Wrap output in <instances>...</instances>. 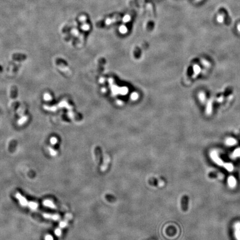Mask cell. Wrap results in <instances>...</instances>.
Masks as SVG:
<instances>
[{
	"label": "cell",
	"instance_id": "8fae6325",
	"mask_svg": "<svg viewBox=\"0 0 240 240\" xmlns=\"http://www.w3.org/2000/svg\"><path fill=\"white\" fill-rule=\"evenodd\" d=\"M56 142H57V140L55 138H52L51 139V142L52 144H55L56 143Z\"/></svg>",
	"mask_w": 240,
	"mask_h": 240
},
{
	"label": "cell",
	"instance_id": "277c9868",
	"mask_svg": "<svg viewBox=\"0 0 240 240\" xmlns=\"http://www.w3.org/2000/svg\"><path fill=\"white\" fill-rule=\"evenodd\" d=\"M71 218H72V215L71 214H67V215L66 216V217H65V220L60 222L59 224V227L60 228H61V229L62 228L66 227L67 226V224H68V221L70 220Z\"/></svg>",
	"mask_w": 240,
	"mask_h": 240
},
{
	"label": "cell",
	"instance_id": "52a82bcc",
	"mask_svg": "<svg viewBox=\"0 0 240 240\" xmlns=\"http://www.w3.org/2000/svg\"><path fill=\"white\" fill-rule=\"evenodd\" d=\"M62 231H61V228H60V227L57 228L56 229L55 231V234L57 236L60 237L61 235Z\"/></svg>",
	"mask_w": 240,
	"mask_h": 240
},
{
	"label": "cell",
	"instance_id": "7c38bea8",
	"mask_svg": "<svg viewBox=\"0 0 240 240\" xmlns=\"http://www.w3.org/2000/svg\"><path fill=\"white\" fill-rule=\"evenodd\" d=\"M234 140L233 139H229L228 140V143L229 144H233L234 142Z\"/></svg>",
	"mask_w": 240,
	"mask_h": 240
},
{
	"label": "cell",
	"instance_id": "9c48e42d",
	"mask_svg": "<svg viewBox=\"0 0 240 240\" xmlns=\"http://www.w3.org/2000/svg\"><path fill=\"white\" fill-rule=\"evenodd\" d=\"M45 240H53V238L51 235H47L45 237Z\"/></svg>",
	"mask_w": 240,
	"mask_h": 240
},
{
	"label": "cell",
	"instance_id": "8992f818",
	"mask_svg": "<svg viewBox=\"0 0 240 240\" xmlns=\"http://www.w3.org/2000/svg\"><path fill=\"white\" fill-rule=\"evenodd\" d=\"M29 206V208L31 209V210L35 211L37 209V208H38V204L36 203V202H35L30 201V202H29V203H28V206Z\"/></svg>",
	"mask_w": 240,
	"mask_h": 240
},
{
	"label": "cell",
	"instance_id": "7a4b0ae2",
	"mask_svg": "<svg viewBox=\"0 0 240 240\" xmlns=\"http://www.w3.org/2000/svg\"><path fill=\"white\" fill-rule=\"evenodd\" d=\"M15 197L18 200L21 206L22 207H26L28 206L29 202H28L27 199L24 196H23L21 194H20V193H16L15 195Z\"/></svg>",
	"mask_w": 240,
	"mask_h": 240
},
{
	"label": "cell",
	"instance_id": "30bf717a",
	"mask_svg": "<svg viewBox=\"0 0 240 240\" xmlns=\"http://www.w3.org/2000/svg\"><path fill=\"white\" fill-rule=\"evenodd\" d=\"M217 21H218L219 22H223V16H222V15L218 16V17H217Z\"/></svg>",
	"mask_w": 240,
	"mask_h": 240
},
{
	"label": "cell",
	"instance_id": "4fadbf2b",
	"mask_svg": "<svg viewBox=\"0 0 240 240\" xmlns=\"http://www.w3.org/2000/svg\"><path fill=\"white\" fill-rule=\"evenodd\" d=\"M237 29H238L239 31L240 32V25H238V27H237Z\"/></svg>",
	"mask_w": 240,
	"mask_h": 240
},
{
	"label": "cell",
	"instance_id": "ba28073f",
	"mask_svg": "<svg viewBox=\"0 0 240 240\" xmlns=\"http://www.w3.org/2000/svg\"><path fill=\"white\" fill-rule=\"evenodd\" d=\"M49 151H50V154H51V155L52 156H55L56 155V154H57L56 151H55L52 148H49Z\"/></svg>",
	"mask_w": 240,
	"mask_h": 240
},
{
	"label": "cell",
	"instance_id": "5b68a950",
	"mask_svg": "<svg viewBox=\"0 0 240 240\" xmlns=\"http://www.w3.org/2000/svg\"><path fill=\"white\" fill-rule=\"evenodd\" d=\"M43 205L44 206L49 207V208L55 209L56 208V206L55 204L50 200H45L43 201Z\"/></svg>",
	"mask_w": 240,
	"mask_h": 240
},
{
	"label": "cell",
	"instance_id": "6da1fadb",
	"mask_svg": "<svg viewBox=\"0 0 240 240\" xmlns=\"http://www.w3.org/2000/svg\"><path fill=\"white\" fill-rule=\"evenodd\" d=\"M189 206V198L187 195H183L181 200V208L182 211L186 212L188 211Z\"/></svg>",
	"mask_w": 240,
	"mask_h": 240
},
{
	"label": "cell",
	"instance_id": "3957f363",
	"mask_svg": "<svg viewBox=\"0 0 240 240\" xmlns=\"http://www.w3.org/2000/svg\"><path fill=\"white\" fill-rule=\"evenodd\" d=\"M42 216L45 218L50 219V220L54 221H58L60 219V216L58 215V214H50L44 213L42 214Z\"/></svg>",
	"mask_w": 240,
	"mask_h": 240
}]
</instances>
